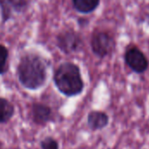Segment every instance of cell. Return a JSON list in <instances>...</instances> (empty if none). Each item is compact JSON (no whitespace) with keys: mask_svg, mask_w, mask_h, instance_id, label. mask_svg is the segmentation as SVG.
Wrapping results in <instances>:
<instances>
[{"mask_svg":"<svg viewBox=\"0 0 149 149\" xmlns=\"http://www.w3.org/2000/svg\"><path fill=\"white\" fill-rule=\"evenodd\" d=\"M47 60L35 52L23 54L17 66V76L20 85L30 91L43 87L48 77Z\"/></svg>","mask_w":149,"mask_h":149,"instance_id":"6da1fadb","label":"cell"},{"mask_svg":"<svg viewBox=\"0 0 149 149\" xmlns=\"http://www.w3.org/2000/svg\"><path fill=\"white\" fill-rule=\"evenodd\" d=\"M53 82L58 91L68 98L81 94L85 88L80 69L72 62H64L57 67Z\"/></svg>","mask_w":149,"mask_h":149,"instance_id":"7a4b0ae2","label":"cell"},{"mask_svg":"<svg viewBox=\"0 0 149 149\" xmlns=\"http://www.w3.org/2000/svg\"><path fill=\"white\" fill-rule=\"evenodd\" d=\"M83 41L81 36L72 29L60 31L56 37V45L58 49L65 53L72 54L80 50Z\"/></svg>","mask_w":149,"mask_h":149,"instance_id":"3957f363","label":"cell"},{"mask_svg":"<svg viewBox=\"0 0 149 149\" xmlns=\"http://www.w3.org/2000/svg\"><path fill=\"white\" fill-rule=\"evenodd\" d=\"M93 52L99 58H105L109 55L114 48L113 38L107 31H95L91 38Z\"/></svg>","mask_w":149,"mask_h":149,"instance_id":"277c9868","label":"cell"},{"mask_svg":"<svg viewBox=\"0 0 149 149\" xmlns=\"http://www.w3.org/2000/svg\"><path fill=\"white\" fill-rule=\"evenodd\" d=\"M30 117L35 125L45 127L55 120L52 108L43 102H33L31 107Z\"/></svg>","mask_w":149,"mask_h":149,"instance_id":"5b68a950","label":"cell"},{"mask_svg":"<svg viewBox=\"0 0 149 149\" xmlns=\"http://www.w3.org/2000/svg\"><path fill=\"white\" fill-rule=\"evenodd\" d=\"M125 61L128 67L136 73H143L148 68V60L137 47L129 48L125 54Z\"/></svg>","mask_w":149,"mask_h":149,"instance_id":"8992f818","label":"cell"},{"mask_svg":"<svg viewBox=\"0 0 149 149\" xmlns=\"http://www.w3.org/2000/svg\"><path fill=\"white\" fill-rule=\"evenodd\" d=\"M30 2L31 0H0V10L3 22L5 23L10 19L14 12H24L28 9Z\"/></svg>","mask_w":149,"mask_h":149,"instance_id":"52a82bcc","label":"cell"},{"mask_svg":"<svg viewBox=\"0 0 149 149\" xmlns=\"http://www.w3.org/2000/svg\"><path fill=\"white\" fill-rule=\"evenodd\" d=\"M109 124V116L103 111L93 110L87 114V126L92 131H100Z\"/></svg>","mask_w":149,"mask_h":149,"instance_id":"ba28073f","label":"cell"},{"mask_svg":"<svg viewBox=\"0 0 149 149\" xmlns=\"http://www.w3.org/2000/svg\"><path fill=\"white\" fill-rule=\"evenodd\" d=\"M15 114L13 104L7 99L0 97V125L8 123Z\"/></svg>","mask_w":149,"mask_h":149,"instance_id":"9c48e42d","label":"cell"},{"mask_svg":"<svg viewBox=\"0 0 149 149\" xmlns=\"http://www.w3.org/2000/svg\"><path fill=\"white\" fill-rule=\"evenodd\" d=\"M73 8L79 13L88 14L94 11L100 5V0H72Z\"/></svg>","mask_w":149,"mask_h":149,"instance_id":"30bf717a","label":"cell"},{"mask_svg":"<svg viewBox=\"0 0 149 149\" xmlns=\"http://www.w3.org/2000/svg\"><path fill=\"white\" fill-rule=\"evenodd\" d=\"M8 59H9V50L5 45L0 44V75H3L5 72H7Z\"/></svg>","mask_w":149,"mask_h":149,"instance_id":"8fae6325","label":"cell"},{"mask_svg":"<svg viewBox=\"0 0 149 149\" xmlns=\"http://www.w3.org/2000/svg\"><path fill=\"white\" fill-rule=\"evenodd\" d=\"M41 149H59L58 141L52 136H47L40 141Z\"/></svg>","mask_w":149,"mask_h":149,"instance_id":"7c38bea8","label":"cell"}]
</instances>
